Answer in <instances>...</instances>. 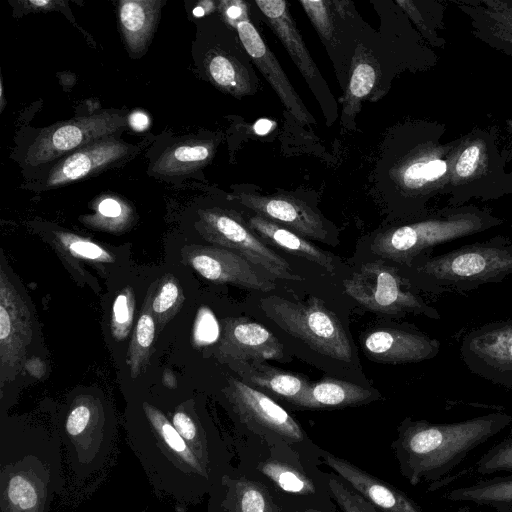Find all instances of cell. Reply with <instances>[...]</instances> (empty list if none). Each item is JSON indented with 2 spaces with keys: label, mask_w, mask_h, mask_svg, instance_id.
<instances>
[{
  "label": "cell",
  "mask_w": 512,
  "mask_h": 512,
  "mask_svg": "<svg viewBox=\"0 0 512 512\" xmlns=\"http://www.w3.org/2000/svg\"><path fill=\"white\" fill-rule=\"evenodd\" d=\"M511 423L512 416L503 412L452 423L406 418L392 445L401 474L414 486L438 482Z\"/></svg>",
  "instance_id": "cell-1"
},
{
  "label": "cell",
  "mask_w": 512,
  "mask_h": 512,
  "mask_svg": "<svg viewBox=\"0 0 512 512\" xmlns=\"http://www.w3.org/2000/svg\"><path fill=\"white\" fill-rule=\"evenodd\" d=\"M59 439L1 437L0 512H50L64 488Z\"/></svg>",
  "instance_id": "cell-2"
},
{
  "label": "cell",
  "mask_w": 512,
  "mask_h": 512,
  "mask_svg": "<svg viewBox=\"0 0 512 512\" xmlns=\"http://www.w3.org/2000/svg\"><path fill=\"white\" fill-rule=\"evenodd\" d=\"M406 267L431 293H465L512 275V242L496 237L436 256L422 254Z\"/></svg>",
  "instance_id": "cell-3"
},
{
  "label": "cell",
  "mask_w": 512,
  "mask_h": 512,
  "mask_svg": "<svg viewBox=\"0 0 512 512\" xmlns=\"http://www.w3.org/2000/svg\"><path fill=\"white\" fill-rule=\"evenodd\" d=\"M267 317L314 351L330 358L350 362L352 348L347 334L324 302L310 297L306 302H292L270 296L261 302Z\"/></svg>",
  "instance_id": "cell-4"
},
{
  "label": "cell",
  "mask_w": 512,
  "mask_h": 512,
  "mask_svg": "<svg viewBox=\"0 0 512 512\" xmlns=\"http://www.w3.org/2000/svg\"><path fill=\"white\" fill-rule=\"evenodd\" d=\"M395 267L380 262L363 264L343 281L346 294L368 310L389 314H417L439 320L440 313L409 287Z\"/></svg>",
  "instance_id": "cell-5"
},
{
  "label": "cell",
  "mask_w": 512,
  "mask_h": 512,
  "mask_svg": "<svg viewBox=\"0 0 512 512\" xmlns=\"http://www.w3.org/2000/svg\"><path fill=\"white\" fill-rule=\"evenodd\" d=\"M489 225V222L474 214L425 220L380 233L373 240L371 249L381 257L407 266L432 247L474 234Z\"/></svg>",
  "instance_id": "cell-6"
},
{
  "label": "cell",
  "mask_w": 512,
  "mask_h": 512,
  "mask_svg": "<svg viewBox=\"0 0 512 512\" xmlns=\"http://www.w3.org/2000/svg\"><path fill=\"white\" fill-rule=\"evenodd\" d=\"M63 446L76 482H84L106 463L113 449V434L102 411L88 402L70 408L62 427Z\"/></svg>",
  "instance_id": "cell-7"
},
{
  "label": "cell",
  "mask_w": 512,
  "mask_h": 512,
  "mask_svg": "<svg viewBox=\"0 0 512 512\" xmlns=\"http://www.w3.org/2000/svg\"><path fill=\"white\" fill-rule=\"evenodd\" d=\"M200 232L205 239L234 250L251 264L260 266L275 278L300 281L289 263L270 249L236 214L220 209L199 212Z\"/></svg>",
  "instance_id": "cell-8"
},
{
  "label": "cell",
  "mask_w": 512,
  "mask_h": 512,
  "mask_svg": "<svg viewBox=\"0 0 512 512\" xmlns=\"http://www.w3.org/2000/svg\"><path fill=\"white\" fill-rule=\"evenodd\" d=\"M127 124L117 112H101L43 129L30 145L26 162L32 166L56 160L95 141L112 137Z\"/></svg>",
  "instance_id": "cell-9"
},
{
  "label": "cell",
  "mask_w": 512,
  "mask_h": 512,
  "mask_svg": "<svg viewBox=\"0 0 512 512\" xmlns=\"http://www.w3.org/2000/svg\"><path fill=\"white\" fill-rule=\"evenodd\" d=\"M460 353L471 373L512 389V319L469 331L462 339Z\"/></svg>",
  "instance_id": "cell-10"
},
{
  "label": "cell",
  "mask_w": 512,
  "mask_h": 512,
  "mask_svg": "<svg viewBox=\"0 0 512 512\" xmlns=\"http://www.w3.org/2000/svg\"><path fill=\"white\" fill-rule=\"evenodd\" d=\"M227 397L243 422L270 432L288 444L304 440L301 426L265 393L231 378Z\"/></svg>",
  "instance_id": "cell-11"
},
{
  "label": "cell",
  "mask_w": 512,
  "mask_h": 512,
  "mask_svg": "<svg viewBox=\"0 0 512 512\" xmlns=\"http://www.w3.org/2000/svg\"><path fill=\"white\" fill-rule=\"evenodd\" d=\"M186 261L204 278L242 288L269 292L275 284L259 275L242 255L224 247L193 246L183 252Z\"/></svg>",
  "instance_id": "cell-12"
},
{
  "label": "cell",
  "mask_w": 512,
  "mask_h": 512,
  "mask_svg": "<svg viewBox=\"0 0 512 512\" xmlns=\"http://www.w3.org/2000/svg\"><path fill=\"white\" fill-rule=\"evenodd\" d=\"M31 317L20 294L1 269L0 362L2 371L17 370L31 341Z\"/></svg>",
  "instance_id": "cell-13"
},
{
  "label": "cell",
  "mask_w": 512,
  "mask_h": 512,
  "mask_svg": "<svg viewBox=\"0 0 512 512\" xmlns=\"http://www.w3.org/2000/svg\"><path fill=\"white\" fill-rule=\"evenodd\" d=\"M236 30L243 48L276 92L285 108L300 124H314L315 119L304 106L275 55L265 44L248 17L236 24Z\"/></svg>",
  "instance_id": "cell-14"
},
{
  "label": "cell",
  "mask_w": 512,
  "mask_h": 512,
  "mask_svg": "<svg viewBox=\"0 0 512 512\" xmlns=\"http://www.w3.org/2000/svg\"><path fill=\"white\" fill-rule=\"evenodd\" d=\"M239 201L256 214L274 221L298 235L324 241L327 230L322 217L305 202L292 196L242 193Z\"/></svg>",
  "instance_id": "cell-15"
},
{
  "label": "cell",
  "mask_w": 512,
  "mask_h": 512,
  "mask_svg": "<svg viewBox=\"0 0 512 512\" xmlns=\"http://www.w3.org/2000/svg\"><path fill=\"white\" fill-rule=\"evenodd\" d=\"M440 341L416 329L384 328L363 340V350L374 360L405 364L429 360L440 352Z\"/></svg>",
  "instance_id": "cell-16"
},
{
  "label": "cell",
  "mask_w": 512,
  "mask_h": 512,
  "mask_svg": "<svg viewBox=\"0 0 512 512\" xmlns=\"http://www.w3.org/2000/svg\"><path fill=\"white\" fill-rule=\"evenodd\" d=\"M283 345L263 325L247 318H227L223 321L220 352L239 361L281 360Z\"/></svg>",
  "instance_id": "cell-17"
},
{
  "label": "cell",
  "mask_w": 512,
  "mask_h": 512,
  "mask_svg": "<svg viewBox=\"0 0 512 512\" xmlns=\"http://www.w3.org/2000/svg\"><path fill=\"white\" fill-rule=\"evenodd\" d=\"M130 149L131 146L112 137L88 144L55 164L44 186L55 188L88 177L126 157Z\"/></svg>",
  "instance_id": "cell-18"
},
{
  "label": "cell",
  "mask_w": 512,
  "mask_h": 512,
  "mask_svg": "<svg viewBox=\"0 0 512 512\" xmlns=\"http://www.w3.org/2000/svg\"><path fill=\"white\" fill-rule=\"evenodd\" d=\"M325 463L380 512H425L397 487L374 477L340 457L324 452Z\"/></svg>",
  "instance_id": "cell-19"
},
{
  "label": "cell",
  "mask_w": 512,
  "mask_h": 512,
  "mask_svg": "<svg viewBox=\"0 0 512 512\" xmlns=\"http://www.w3.org/2000/svg\"><path fill=\"white\" fill-rule=\"evenodd\" d=\"M255 4L316 95V88H321L323 79L304 44L287 3L283 0H257Z\"/></svg>",
  "instance_id": "cell-20"
},
{
  "label": "cell",
  "mask_w": 512,
  "mask_h": 512,
  "mask_svg": "<svg viewBox=\"0 0 512 512\" xmlns=\"http://www.w3.org/2000/svg\"><path fill=\"white\" fill-rule=\"evenodd\" d=\"M247 224L262 241L318 264L332 274L335 273L334 256L297 233L258 214L249 217Z\"/></svg>",
  "instance_id": "cell-21"
},
{
  "label": "cell",
  "mask_w": 512,
  "mask_h": 512,
  "mask_svg": "<svg viewBox=\"0 0 512 512\" xmlns=\"http://www.w3.org/2000/svg\"><path fill=\"white\" fill-rule=\"evenodd\" d=\"M204 67L217 88L235 97L252 95L258 88V79L250 63L228 53L211 50L205 57Z\"/></svg>",
  "instance_id": "cell-22"
},
{
  "label": "cell",
  "mask_w": 512,
  "mask_h": 512,
  "mask_svg": "<svg viewBox=\"0 0 512 512\" xmlns=\"http://www.w3.org/2000/svg\"><path fill=\"white\" fill-rule=\"evenodd\" d=\"M374 399L372 391L359 385L334 378L310 383L305 392L292 404L308 408H341L361 405Z\"/></svg>",
  "instance_id": "cell-23"
},
{
  "label": "cell",
  "mask_w": 512,
  "mask_h": 512,
  "mask_svg": "<svg viewBox=\"0 0 512 512\" xmlns=\"http://www.w3.org/2000/svg\"><path fill=\"white\" fill-rule=\"evenodd\" d=\"M239 374L245 379L244 383L263 392H270L293 403L310 385L305 378L272 367L259 361H239Z\"/></svg>",
  "instance_id": "cell-24"
},
{
  "label": "cell",
  "mask_w": 512,
  "mask_h": 512,
  "mask_svg": "<svg viewBox=\"0 0 512 512\" xmlns=\"http://www.w3.org/2000/svg\"><path fill=\"white\" fill-rule=\"evenodd\" d=\"M161 2L157 0H125L119 4L121 31L130 52L139 55L149 44Z\"/></svg>",
  "instance_id": "cell-25"
},
{
  "label": "cell",
  "mask_w": 512,
  "mask_h": 512,
  "mask_svg": "<svg viewBox=\"0 0 512 512\" xmlns=\"http://www.w3.org/2000/svg\"><path fill=\"white\" fill-rule=\"evenodd\" d=\"M445 498L456 503L487 506L498 512H512V473L478 479L450 490Z\"/></svg>",
  "instance_id": "cell-26"
},
{
  "label": "cell",
  "mask_w": 512,
  "mask_h": 512,
  "mask_svg": "<svg viewBox=\"0 0 512 512\" xmlns=\"http://www.w3.org/2000/svg\"><path fill=\"white\" fill-rule=\"evenodd\" d=\"M227 491L211 490L225 496L223 500L212 497L209 506L223 507L228 512H274L267 489L258 482L247 479H230L225 474L218 482ZM210 490V491H211Z\"/></svg>",
  "instance_id": "cell-27"
},
{
  "label": "cell",
  "mask_w": 512,
  "mask_h": 512,
  "mask_svg": "<svg viewBox=\"0 0 512 512\" xmlns=\"http://www.w3.org/2000/svg\"><path fill=\"white\" fill-rule=\"evenodd\" d=\"M379 79V68L364 48H358L352 59L348 85L343 99L342 120L348 123L359 112L362 101L374 89Z\"/></svg>",
  "instance_id": "cell-28"
},
{
  "label": "cell",
  "mask_w": 512,
  "mask_h": 512,
  "mask_svg": "<svg viewBox=\"0 0 512 512\" xmlns=\"http://www.w3.org/2000/svg\"><path fill=\"white\" fill-rule=\"evenodd\" d=\"M214 154L211 141L196 140L175 144L166 150L151 167L155 175L175 176L190 173L204 166Z\"/></svg>",
  "instance_id": "cell-29"
},
{
  "label": "cell",
  "mask_w": 512,
  "mask_h": 512,
  "mask_svg": "<svg viewBox=\"0 0 512 512\" xmlns=\"http://www.w3.org/2000/svg\"><path fill=\"white\" fill-rule=\"evenodd\" d=\"M260 471L277 488L287 493L308 496L316 492L314 482L293 464L271 458L260 464Z\"/></svg>",
  "instance_id": "cell-30"
},
{
  "label": "cell",
  "mask_w": 512,
  "mask_h": 512,
  "mask_svg": "<svg viewBox=\"0 0 512 512\" xmlns=\"http://www.w3.org/2000/svg\"><path fill=\"white\" fill-rule=\"evenodd\" d=\"M300 4L325 44L330 48H336V16L339 12V1L301 0Z\"/></svg>",
  "instance_id": "cell-31"
},
{
  "label": "cell",
  "mask_w": 512,
  "mask_h": 512,
  "mask_svg": "<svg viewBox=\"0 0 512 512\" xmlns=\"http://www.w3.org/2000/svg\"><path fill=\"white\" fill-rule=\"evenodd\" d=\"M155 336V321L146 310L137 321L134 335L128 352L132 377H137L145 369L150 347Z\"/></svg>",
  "instance_id": "cell-32"
},
{
  "label": "cell",
  "mask_w": 512,
  "mask_h": 512,
  "mask_svg": "<svg viewBox=\"0 0 512 512\" xmlns=\"http://www.w3.org/2000/svg\"><path fill=\"white\" fill-rule=\"evenodd\" d=\"M475 471L482 476L512 473V431L478 459Z\"/></svg>",
  "instance_id": "cell-33"
},
{
  "label": "cell",
  "mask_w": 512,
  "mask_h": 512,
  "mask_svg": "<svg viewBox=\"0 0 512 512\" xmlns=\"http://www.w3.org/2000/svg\"><path fill=\"white\" fill-rule=\"evenodd\" d=\"M181 301L182 294L175 279L166 277L152 299L151 310L156 321L164 324L176 312Z\"/></svg>",
  "instance_id": "cell-34"
},
{
  "label": "cell",
  "mask_w": 512,
  "mask_h": 512,
  "mask_svg": "<svg viewBox=\"0 0 512 512\" xmlns=\"http://www.w3.org/2000/svg\"><path fill=\"white\" fill-rule=\"evenodd\" d=\"M133 311V294L130 288H126L116 297L113 304L111 329L117 340H123L129 333Z\"/></svg>",
  "instance_id": "cell-35"
},
{
  "label": "cell",
  "mask_w": 512,
  "mask_h": 512,
  "mask_svg": "<svg viewBox=\"0 0 512 512\" xmlns=\"http://www.w3.org/2000/svg\"><path fill=\"white\" fill-rule=\"evenodd\" d=\"M328 487L343 512H380L361 495L348 489L335 475H330Z\"/></svg>",
  "instance_id": "cell-36"
},
{
  "label": "cell",
  "mask_w": 512,
  "mask_h": 512,
  "mask_svg": "<svg viewBox=\"0 0 512 512\" xmlns=\"http://www.w3.org/2000/svg\"><path fill=\"white\" fill-rule=\"evenodd\" d=\"M59 238L63 245L78 257L95 261H112V256L96 243L67 233L60 234Z\"/></svg>",
  "instance_id": "cell-37"
},
{
  "label": "cell",
  "mask_w": 512,
  "mask_h": 512,
  "mask_svg": "<svg viewBox=\"0 0 512 512\" xmlns=\"http://www.w3.org/2000/svg\"><path fill=\"white\" fill-rule=\"evenodd\" d=\"M219 337V325L214 314L206 307L198 311L193 338L198 345H209Z\"/></svg>",
  "instance_id": "cell-38"
},
{
  "label": "cell",
  "mask_w": 512,
  "mask_h": 512,
  "mask_svg": "<svg viewBox=\"0 0 512 512\" xmlns=\"http://www.w3.org/2000/svg\"><path fill=\"white\" fill-rule=\"evenodd\" d=\"M480 156V149L477 145L467 147L460 155L456 164V172L460 177L471 175L477 165Z\"/></svg>",
  "instance_id": "cell-39"
},
{
  "label": "cell",
  "mask_w": 512,
  "mask_h": 512,
  "mask_svg": "<svg viewBox=\"0 0 512 512\" xmlns=\"http://www.w3.org/2000/svg\"><path fill=\"white\" fill-rule=\"evenodd\" d=\"M122 208L121 203L116 199L106 198L99 203L98 212L106 218H117L122 214Z\"/></svg>",
  "instance_id": "cell-40"
},
{
  "label": "cell",
  "mask_w": 512,
  "mask_h": 512,
  "mask_svg": "<svg viewBox=\"0 0 512 512\" xmlns=\"http://www.w3.org/2000/svg\"><path fill=\"white\" fill-rule=\"evenodd\" d=\"M447 165L443 160L435 159L425 162L424 180L434 181L446 172Z\"/></svg>",
  "instance_id": "cell-41"
},
{
  "label": "cell",
  "mask_w": 512,
  "mask_h": 512,
  "mask_svg": "<svg viewBox=\"0 0 512 512\" xmlns=\"http://www.w3.org/2000/svg\"><path fill=\"white\" fill-rule=\"evenodd\" d=\"M225 14L229 22L234 23L235 26L240 20L247 18V10L245 8V4L240 1L229 3Z\"/></svg>",
  "instance_id": "cell-42"
},
{
  "label": "cell",
  "mask_w": 512,
  "mask_h": 512,
  "mask_svg": "<svg viewBox=\"0 0 512 512\" xmlns=\"http://www.w3.org/2000/svg\"><path fill=\"white\" fill-rule=\"evenodd\" d=\"M129 123L134 130L142 131L149 125L148 116L140 111L133 112L129 117Z\"/></svg>",
  "instance_id": "cell-43"
},
{
  "label": "cell",
  "mask_w": 512,
  "mask_h": 512,
  "mask_svg": "<svg viewBox=\"0 0 512 512\" xmlns=\"http://www.w3.org/2000/svg\"><path fill=\"white\" fill-rule=\"evenodd\" d=\"M29 5H31L34 8H47L54 4L52 1L47 0H31L27 2Z\"/></svg>",
  "instance_id": "cell-44"
},
{
  "label": "cell",
  "mask_w": 512,
  "mask_h": 512,
  "mask_svg": "<svg viewBox=\"0 0 512 512\" xmlns=\"http://www.w3.org/2000/svg\"><path fill=\"white\" fill-rule=\"evenodd\" d=\"M163 381L166 386L171 387V388L175 387V385H176L175 377L172 375V373L170 371H168L164 374Z\"/></svg>",
  "instance_id": "cell-45"
},
{
  "label": "cell",
  "mask_w": 512,
  "mask_h": 512,
  "mask_svg": "<svg viewBox=\"0 0 512 512\" xmlns=\"http://www.w3.org/2000/svg\"><path fill=\"white\" fill-rule=\"evenodd\" d=\"M193 13L195 16L199 17V16H202L204 12L201 7H196L194 9Z\"/></svg>",
  "instance_id": "cell-46"
},
{
  "label": "cell",
  "mask_w": 512,
  "mask_h": 512,
  "mask_svg": "<svg viewBox=\"0 0 512 512\" xmlns=\"http://www.w3.org/2000/svg\"><path fill=\"white\" fill-rule=\"evenodd\" d=\"M304 512H321V511L313 510V509H308V510H306V511H304Z\"/></svg>",
  "instance_id": "cell-47"
},
{
  "label": "cell",
  "mask_w": 512,
  "mask_h": 512,
  "mask_svg": "<svg viewBox=\"0 0 512 512\" xmlns=\"http://www.w3.org/2000/svg\"><path fill=\"white\" fill-rule=\"evenodd\" d=\"M493 512H498V511H493ZM505 512V511H504Z\"/></svg>",
  "instance_id": "cell-48"
}]
</instances>
